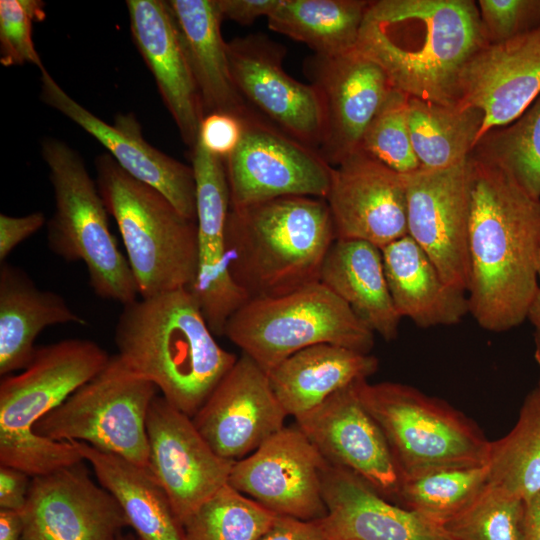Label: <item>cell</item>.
<instances>
[{"mask_svg": "<svg viewBox=\"0 0 540 540\" xmlns=\"http://www.w3.org/2000/svg\"><path fill=\"white\" fill-rule=\"evenodd\" d=\"M525 501V540H540V490Z\"/></svg>", "mask_w": 540, "mask_h": 540, "instance_id": "48", "label": "cell"}, {"mask_svg": "<svg viewBox=\"0 0 540 540\" xmlns=\"http://www.w3.org/2000/svg\"><path fill=\"white\" fill-rule=\"evenodd\" d=\"M268 374L242 353L192 420L221 457L238 461L285 427Z\"/></svg>", "mask_w": 540, "mask_h": 540, "instance_id": "19", "label": "cell"}, {"mask_svg": "<svg viewBox=\"0 0 540 540\" xmlns=\"http://www.w3.org/2000/svg\"><path fill=\"white\" fill-rule=\"evenodd\" d=\"M319 281L386 341L398 335V314L386 280L379 247L354 239H336L323 261Z\"/></svg>", "mask_w": 540, "mask_h": 540, "instance_id": "28", "label": "cell"}, {"mask_svg": "<svg viewBox=\"0 0 540 540\" xmlns=\"http://www.w3.org/2000/svg\"><path fill=\"white\" fill-rule=\"evenodd\" d=\"M46 222L42 212H33L25 216L14 217L0 214V261L5 262L7 256L21 242L37 232Z\"/></svg>", "mask_w": 540, "mask_h": 540, "instance_id": "43", "label": "cell"}, {"mask_svg": "<svg viewBox=\"0 0 540 540\" xmlns=\"http://www.w3.org/2000/svg\"><path fill=\"white\" fill-rule=\"evenodd\" d=\"M214 336L184 287L124 305L114 341L132 372L192 418L238 359Z\"/></svg>", "mask_w": 540, "mask_h": 540, "instance_id": "3", "label": "cell"}, {"mask_svg": "<svg viewBox=\"0 0 540 540\" xmlns=\"http://www.w3.org/2000/svg\"><path fill=\"white\" fill-rule=\"evenodd\" d=\"M370 1L280 0L267 17L271 30L302 42L322 56L356 48Z\"/></svg>", "mask_w": 540, "mask_h": 540, "instance_id": "32", "label": "cell"}, {"mask_svg": "<svg viewBox=\"0 0 540 540\" xmlns=\"http://www.w3.org/2000/svg\"><path fill=\"white\" fill-rule=\"evenodd\" d=\"M126 5L133 42L152 72L183 142L193 149L198 141L204 110L168 2L127 0Z\"/></svg>", "mask_w": 540, "mask_h": 540, "instance_id": "25", "label": "cell"}, {"mask_svg": "<svg viewBox=\"0 0 540 540\" xmlns=\"http://www.w3.org/2000/svg\"><path fill=\"white\" fill-rule=\"evenodd\" d=\"M471 155L502 168L540 199V95L515 121L484 134Z\"/></svg>", "mask_w": 540, "mask_h": 540, "instance_id": "36", "label": "cell"}, {"mask_svg": "<svg viewBox=\"0 0 540 540\" xmlns=\"http://www.w3.org/2000/svg\"><path fill=\"white\" fill-rule=\"evenodd\" d=\"M40 98L101 143L131 177L153 187L181 214L196 220V183L192 166L151 146L132 113L116 115L111 124L104 122L68 95L46 68L41 70Z\"/></svg>", "mask_w": 540, "mask_h": 540, "instance_id": "22", "label": "cell"}, {"mask_svg": "<svg viewBox=\"0 0 540 540\" xmlns=\"http://www.w3.org/2000/svg\"><path fill=\"white\" fill-rule=\"evenodd\" d=\"M378 365V359L370 353L323 343L289 356L268 377L282 407L295 418L334 393L367 380Z\"/></svg>", "mask_w": 540, "mask_h": 540, "instance_id": "29", "label": "cell"}, {"mask_svg": "<svg viewBox=\"0 0 540 540\" xmlns=\"http://www.w3.org/2000/svg\"><path fill=\"white\" fill-rule=\"evenodd\" d=\"M326 465L296 425L284 427L234 462L228 484L276 515L311 521L326 513L322 493Z\"/></svg>", "mask_w": 540, "mask_h": 540, "instance_id": "13", "label": "cell"}, {"mask_svg": "<svg viewBox=\"0 0 540 540\" xmlns=\"http://www.w3.org/2000/svg\"><path fill=\"white\" fill-rule=\"evenodd\" d=\"M83 462L32 477L22 510L23 540H115L129 526L118 502L91 480Z\"/></svg>", "mask_w": 540, "mask_h": 540, "instance_id": "21", "label": "cell"}, {"mask_svg": "<svg viewBox=\"0 0 540 540\" xmlns=\"http://www.w3.org/2000/svg\"><path fill=\"white\" fill-rule=\"evenodd\" d=\"M86 321L58 293L40 289L21 268L0 266V375L23 370L37 336L47 327Z\"/></svg>", "mask_w": 540, "mask_h": 540, "instance_id": "27", "label": "cell"}, {"mask_svg": "<svg viewBox=\"0 0 540 540\" xmlns=\"http://www.w3.org/2000/svg\"><path fill=\"white\" fill-rule=\"evenodd\" d=\"M242 136L241 119L227 113L204 116L198 142L212 155L223 161L236 149Z\"/></svg>", "mask_w": 540, "mask_h": 540, "instance_id": "42", "label": "cell"}, {"mask_svg": "<svg viewBox=\"0 0 540 540\" xmlns=\"http://www.w3.org/2000/svg\"><path fill=\"white\" fill-rule=\"evenodd\" d=\"M276 514L229 484L182 524L184 540H260Z\"/></svg>", "mask_w": 540, "mask_h": 540, "instance_id": "37", "label": "cell"}, {"mask_svg": "<svg viewBox=\"0 0 540 540\" xmlns=\"http://www.w3.org/2000/svg\"><path fill=\"white\" fill-rule=\"evenodd\" d=\"M196 183L197 272L188 288L216 336H224L232 315L248 300L229 270L226 222L230 193L224 161L199 142L192 149Z\"/></svg>", "mask_w": 540, "mask_h": 540, "instance_id": "16", "label": "cell"}, {"mask_svg": "<svg viewBox=\"0 0 540 540\" xmlns=\"http://www.w3.org/2000/svg\"><path fill=\"white\" fill-rule=\"evenodd\" d=\"M30 477L18 468L0 465V509H24L32 481Z\"/></svg>", "mask_w": 540, "mask_h": 540, "instance_id": "44", "label": "cell"}, {"mask_svg": "<svg viewBox=\"0 0 540 540\" xmlns=\"http://www.w3.org/2000/svg\"><path fill=\"white\" fill-rule=\"evenodd\" d=\"M240 119V142L224 160L230 208L284 196L326 198L333 167L318 150L281 131L251 107Z\"/></svg>", "mask_w": 540, "mask_h": 540, "instance_id": "11", "label": "cell"}, {"mask_svg": "<svg viewBox=\"0 0 540 540\" xmlns=\"http://www.w3.org/2000/svg\"><path fill=\"white\" fill-rule=\"evenodd\" d=\"M539 95L540 29L478 49L459 76L456 105L483 113L480 139L515 121Z\"/></svg>", "mask_w": 540, "mask_h": 540, "instance_id": "23", "label": "cell"}, {"mask_svg": "<svg viewBox=\"0 0 540 540\" xmlns=\"http://www.w3.org/2000/svg\"><path fill=\"white\" fill-rule=\"evenodd\" d=\"M115 540H137V537L130 533H120Z\"/></svg>", "mask_w": 540, "mask_h": 540, "instance_id": "50", "label": "cell"}, {"mask_svg": "<svg viewBox=\"0 0 540 540\" xmlns=\"http://www.w3.org/2000/svg\"><path fill=\"white\" fill-rule=\"evenodd\" d=\"M110 356L88 339H65L37 347L31 362L0 382V465L31 477L84 460L70 441L38 435L35 426L92 379Z\"/></svg>", "mask_w": 540, "mask_h": 540, "instance_id": "5", "label": "cell"}, {"mask_svg": "<svg viewBox=\"0 0 540 540\" xmlns=\"http://www.w3.org/2000/svg\"><path fill=\"white\" fill-rule=\"evenodd\" d=\"M409 96L393 88L368 125L359 150L407 174L420 168L408 125Z\"/></svg>", "mask_w": 540, "mask_h": 540, "instance_id": "39", "label": "cell"}, {"mask_svg": "<svg viewBox=\"0 0 540 540\" xmlns=\"http://www.w3.org/2000/svg\"><path fill=\"white\" fill-rule=\"evenodd\" d=\"M326 513L316 519L325 540H453L443 526L379 494L354 473L327 463Z\"/></svg>", "mask_w": 540, "mask_h": 540, "instance_id": "24", "label": "cell"}, {"mask_svg": "<svg viewBox=\"0 0 540 540\" xmlns=\"http://www.w3.org/2000/svg\"><path fill=\"white\" fill-rule=\"evenodd\" d=\"M391 449L401 480L437 469L487 464L491 441L447 402L396 382L356 384Z\"/></svg>", "mask_w": 540, "mask_h": 540, "instance_id": "8", "label": "cell"}, {"mask_svg": "<svg viewBox=\"0 0 540 540\" xmlns=\"http://www.w3.org/2000/svg\"><path fill=\"white\" fill-rule=\"evenodd\" d=\"M394 306L422 328L450 326L469 313L465 292L448 285L426 252L409 236L381 249Z\"/></svg>", "mask_w": 540, "mask_h": 540, "instance_id": "26", "label": "cell"}, {"mask_svg": "<svg viewBox=\"0 0 540 540\" xmlns=\"http://www.w3.org/2000/svg\"><path fill=\"white\" fill-rule=\"evenodd\" d=\"M469 313L490 332L527 320L540 282V199L470 155Z\"/></svg>", "mask_w": 540, "mask_h": 540, "instance_id": "1", "label": "cell"}, {"mask_svg": "<svg viewBox=\"0 0 540 540\" xmlns=\"http://www.w3.org/2000/svg\"><path fill=\"white\" fill-rule=\"evenodd\" d=\"M224 336L267 374L313 345L370 353L375 341V334L320 281L285 295L249 299L228 320Z\"/></svg>", "mask_w": 540, "mask_h": 540, "instance_id": "9", "label": "cell"}, {"mask_svg": "<svg viewBox=\"0 0 540 540\" xmlns=\"http://www.w3.org/2000/svg\"><path fill=\"white\" fill-rule=\"evenodd\" d=\"M470 156L445 169L405 174L408 235L426 252L444 281L467 294L469 283Z\"/></svg>", "mask_w": 540, "mask_h": 540, "instance_id": "14", "label": "cell"}, {"mask_svg": "<svg viewBox=\"0 0 540 540\" xmlns=\"http://www.w3.org/2000/svg\"><path fill=\"white\" fill-rule=\"evenodd\" d=\"M147 469L181 523L228 484L235 461L219 456L191 417L156 395L146 419Z\"/></svg>", "mask_w": 540, "mask_h": 540, "instance_id": "12", "label": "cell"}, {"mask_svg": "<svg viewBox=\"0 0 540 540\" xmlns=\"http://www.w3.org/2000/svg\"><path fill=\"white\" fill-rule=\"evenodd\" d=\"M178 26L202 101L204 116L241 117L249 105L237 90L229 67L222 16L216 0L167 1Z\"/></svg>", "mask_w": 540, "mask_h": 540, "instance_id": "30", "label": "cell"}, {"mask_svg": "<svg viewBox=\"0 0 540 540\" xmlns=\"http://www.w3.org/2000/svg\"><path fill=\"white\" fill-rule=\"evenodd\" d=\"M306 70L323 112L319 153L332 166L359 150L363 135L393 86L383 69L356 48L313 56Z\"/></svg>", "mask_w": 540, "mask_h": 540, "instance_id": "15", "label": "cell"}, {"mask_svg": "<svg viewBox=\"0 0 540 540\" xmlns=\"http://www.w3.org/2000/svg\"><path fill=\"white\" fill-rule=\"evenodd\" d=\"M22 511L0 509V540H23Z\"/></svg>", "mask_w": 540, "mask_h": 540, "instance_id": "47", "label": "cell"}, {"mask_svg": "<svg viewBox=\"0 0 540 540\" xmlns=\"http://www.w3.org/2000/svg\"><path fill=\"white\" fill-rule=\"evenodd\" d=\"M157 387L116 354L35 426L38 435L79 441L147 468L146 419Z\"/></svg>", "mask_w": 540, "mask_h": 540, "instance_id": "10", "label": "cell"}, {"mask_svg": "<svg viewBox=\"0 0 540 540\" xmlns=\"http://www.w3.org/2000/svg\"><path fill=\"white\" fill-rule=\"evenodd\" d=\"M477 5L487 43L540 29V0H479Z\"/></svg>", "mask_w": 540, "mask_h": 540, "instance_id": "41", "label": "cell"}, {"mask_svg": "<svg viewBox=\"0 0 540 540\" xmlns=\"http://www.w3.org/2000/svg\"><path fill=\"white\" fill-rule=\"evenodd\" d=\"M488 483L487 464L437 469L402 479L395 503L444 527Z\"/></svg>", "mask_w": 540, "mask_h": 540, "instance_id": "35", "label": "cell"}, {"mask_svg": "<svg viewBox=\"0 0 540 540\" xmlns=\"http://www.w3.org/2000/svg\"><path fill=\"white\" fill-rule=\"evenodd\" d=\"M260 540H325L317 520L277 515Z\"/></svg>", "mask_w": 540, "mask_h": 540, "instance_id": "45", "label": "cell"}, {"mask_svg": "<svg viewBox=\"0 0 540 540\" xmlns=\"http://www.w3.org/2000/svg\"><path fill=\"white\" fill-rule=\"evenodd\" d=\"M527 320L533 328L534 359L539 369L538 386H540V282L537 294L530 307Z\"/></svg>", "mask_w": 540, "mask_h": 540, "instance_id": "49", "label": "cell"}, {"mask_svg": "<svg viewBox=\"0 0 540 540\" xmlns=\"http://www.w3.org/2000/svg\"><path fill=\"white\" fill-rule=\"evenodd\" d=\"M489 483L526 500L540 490V386L525 397L517 421L491 441Z\"/></svg>", "mask_w": 540, "mask_h": 540, "instance_id": "34", "label": "cell"}, {"mask_svg": "<svg viewBox=\"0 0 540 540\" xmlns=\"http://www.w3.org/2000/svg\"><path fill=\"white\" fill-rule=\"evenodd\" d=\"M41 153L55 197V212L47 224L50 249L67 262H83L97 296L123 306L136 301L132 270L110 231L109 212L82 157L56 138H45Z\"/></svg>", "mask_w": 540, "mask_h": 540, "instance_id": "7", "label": "cell"}, {"mask_svg": "<svg viewBox=\"0 0 540 540\" xmlns=\"http://www.w3.org/2000/svg\"><path fill=\"white\" fill-rule=\"evenodd\" d=\"M483 113L409 97L408 125L420 168L445 169L465 161L479 139Z\"/></svg>", "mask_w": 540, "mask_h": 540, "instance_id": "33", "label": "cell"}, {"mask_svg": "<svg viewBox=\"0 0 540 540\" xmlns=\"http://www.w3.org/2000/svg\"><path fill=\"white\" fill-rule=\"evenodd\" d=\"M70 442L118 502L137 540H184L167 494L147 468L84 442Z\"/></svg>", "mask_w": 540, "mask_h": 540, "instance_id": "31", "label": "cell"}, {"mask_svg": "<svg viewBox=\"0 0 540 540\" xmlns=\"http://www.w3.org/2000/svg\"><path fill=\"white\" fill-rule=\"evenodd\" d=\"M337 239L380 249L408 235L405 174L358 150L333 167L325 198Z\"/></svg>", "mask_w": 540, "mask_h": 540, "instance_id": "20", "label": "cell"}, {"mask_svg": "<svg viewBox=\"0 0 540 540\" xmlns=\"http://www.w3.org/2000/svg\"><path fill=\"white\" fill-rule=\"evenodd\" d=\"M284 54L278 43L261 34L227 43L232 79L246 103L281 131L318 150L323 133L319 95L311 84L284 71Z\"/></svg>", "mask_w": 540, "mask_h": 540, "instance_id": "18", "label": "cell"}, {"mask_svg": "<svg viewBox=\"0 0 540 540\" xmlns=\"http://www.w3.org/2000/svg\"><path fill=\"white\" fill-rule=\"evenodd\" d=\"M336 239L323 198L284 196L230 208L229 270L249 299L285 295L319 281Z\"/></svg>", "mask_w": 540, "mask_h": 540, "instance_id": "4", "label": "cell"}, {"mask_svg": "<svg viewBox=\"0 0 540 540\" xmlns=\"http://www.w3.org/2000/svg\"><path fill=\"white\" fill-rule=\"evenodd\" d=\"M444 528L453 540H525V501L488 483Z\"/></svg>", "mask_w": 540, "mask_h": 540, "instance_id": "38", "label": "cell"}, {"mask_svg": "<svg viewBox=\"0 0 540 540\" xmlns=\"http://www.w3.org/2000/svg\"><path fill=\"white\" fill-rule=\"evenodd\" d=\"M280 0H216L222 18L242 25L253 23L257 18H266L277 7Z\"/></svg>", "mask_w": 540, "mask_h": 540, "instance_id": "46", "label": "cell"}, {"mask_svg": "<svg viewBox=\"0 0 540 540\" xmlns=\"http://www.w3.org/2000/svg\"><path fill=\"white\" fill-rule=\"evenodd\" d=\"M96 183L115 219L141 298L189 288L197 272V224L109 154L95 160Z\"/></svg>", "mask_w": 540, "mask_h": 540, "instance_id": "6", "label": "cell"}, {"mask_svg": "<svg viewBox=\"0 0 540 540\" xmlns=\"http://www.w3.org/2000/svg\"><path fill=\"white\" fill-rule=\"evenodd\" d=\"M356 384L295 417L296 426L327 463L354 473L395 503L401 477L386 437L361 402Z\"/></svg>", "mask_w": 540, "mask_h": 540, "instance_id": "17", "label": "cell"}, {"mask_svg": "<svg viewBox=\"0 0 540 540\" xmlns=\"http://www.w3.org/2000/svg\"><path fill=\"white\" fill-rule=\"evenodd\" d=\"M486 43L473 0H377L369 3L356 49L393 88L453 106L463 67Z\"/></svg>", "mask_w": 540, "mask_h": 540, "instance_id": "2", "label": "cell"}, {"mask_svg": "<svg viewBox=\"0 0 540 540\" xmlns=\"http://www.w3.org/2000/svg\"><path fill=\"white\" fill-rule=\"evenodd\" d=\"M41 0L0 1V63L5 67L30 63L40 71L44 65L32 40L35 22L46 18Z\"/></svg>", "mask_w": 540, "mask_h": 540, "instance_id": "40", "label": "cell"}]
</instances>
